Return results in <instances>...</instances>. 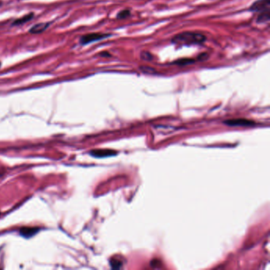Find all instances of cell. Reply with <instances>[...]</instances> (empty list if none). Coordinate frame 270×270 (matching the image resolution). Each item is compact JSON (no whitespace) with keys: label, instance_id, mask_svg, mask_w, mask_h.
I'll return each mask as SVG.
<instances>
[{"label":"cell","instance_id":"obj_11","mask_svg":"<svg viewBox=\"0 0 270 270\" xmlns=\"http://www.w3.org/2000/svg\"><path fill=\"white\" fill-rule=\"evenodd\" d=\"M131 15L130 14V10H123L120 11L118 14H117V18L120 20H122V19H125V18H129V16Z\"/></svg>","mask_w":270,"mask_h":270},{"label":"cell","instance_id":"obj_2","mask_svg":"<svg viewBox=\"0 0 270 270\" xmlns=\"http://www.w3.org/2000/svg\"><path fill=\"white\" fill-rule=\"evenodd\" d=\"M110 34H90L84 35L80 39L81 44L86 45L90 43L95 42L97 40H102L106 38L108 36H110Z\"/></svg>","mask_w":270,"mask_h":270},{"label":"cell","instance_id":"obj_15","mask_svg":"<svg viewBox=\"0 0 270 270\" xmlns=\"http://www.w3.org/2000/svg\"><path fill=\"white\" fill-rule=\"evenodd\" d=\"M208 55L207 53H202L198 57V61H204L208 59Z\"/></svg>","mask_w":270,"mask_h":270},{"label":"cell","instance_id":"obj_5","mask_svg":"<svg viewBox=\"0 0 270 270\" xmlns=\"http://www.w3.org/2000/svg\"><path fill=\"white\" fill-rule=\"evenodd\" d=\"M90 154L93 157L105 158L117 155V152L113 150H94V151H91Z\"/></svg>","mask_w":270,"mask_h":270},{"label":"cell","instance_id":"obj_9","mask_svg":"<svg viewBox=\"0 0 270 270\" xmlns=\"http://www.w3.org/2000/svg\"><path fill=\"white\" fill-rule=\"evenodd\" d=\"M34 13H31V14H27V15H25L22 18H18V19L15 20V22L12 25L13 26H19V25L24 24L26 22L31 21L34 18Z\"/></svg>","mask_w":270,"mask_h":270},{"label":"cell","instance_id":"obj_3","mask_svg":"<svg viewBox=\"0 0 270 270\" xmlns=\"http://www.w3.org/2000/svg\"><path fill=\"white\" fill-rule=\"evenodd\" d=\"M268 10H270V0H257L250 8L252 12H263Z\"/></svg>","mask_w":270,"mask_h":270},{"label":"cell","instance_id":"obj_14","mask_svg":"<svg viewBox=\"0 0 270 270\" xmlns=\"http://www.w3.org/2000/svg\"><path fill=\"white\" fill-rule=\"evenodd\" d=\"M140 69H141L143 72L147 73V74H155V69L151 68H149V67H141Z\"/></svg>","mask_w":270,"mask_h":270},{"label":"cell","instance_id":"obj_4","mask_svg":"<svg viewBox=\"0 0 270 270\" xmlns=\"http://www.w3.org/2000/svg\"><path fill=\"white\" fill-rule=\"evenodd\" d=\"M224 123L229 126H254L255 125L254 121L246 119L229 120V121H224Z\"/></svg>","mask_w":270,"mask_h":270},{"label":"cell","instance_id":"obj_6","mask_svg":"<svg viewBox=\"0 0 270 270\" xmlns=\"http://www.w3.org/2000/svg\"><path fill=\"white\" fill-rule=\"evenodd\" d=\"M49 22H42V23H38V24H36L35 26H34V27L30 30L29 32L31 33V34H41V33L44 32V31H45L48 27H49Z\"/></svg>","mask_w":270,"mask_h":270},{"label":"cell","instance_id":"obj_10","mask_svg":"<svg viewBox=\"0 0 270 270\" xmlns=\"http://www.w3.org/2000/svg\"><path fill=\"white\" fill-rule=\"evenodd\" d=\"M194 62H195V61L191 60V59H182V60H178V61H175L174 64L177 65H182V66H184V65H192Z\"/></svg>","mask_w":270,"mask_h":270},{"label":"cell","instance_id":"obj_16","mask_svg":"<svg viewBox=\"0 0 270 270\" xmlns=\"http://www.w3.org/2000/svg\"><path fill=\"white\" fill-rule=\"evenodd\" d=\"M101 56H108V57H109L110 55H109V53H101Z\"/></svg>","mask_w":270,"mask_h":270},{"label":"cell","instance_id":"obj_8","mask_svg":"<svg viewBox=\"0 0 270 270\" xmlns=\"http://www.w3.org/2000/svg\"><path fill=\"white\" fill-rule=\"evenodd\" d=\"M270 20V10H266V11H263V12H261V14H259V16L257 18V22L258 23H266V22H268Z\"/></svg>","mask_w":270,"mask_h":270},{"label":"cell","instance_id":"obj_13","mask_svg":"<svg viewBox=\"0 0 270 270\" xmlns=\"http://www.w3.org/2000/svg\"><path fill=\"white\" fill-rule=\"evenodd\" d=\"M110 265L113 269H120L122 266V262L121 261L117 260V259H113L110 262Z\"/></svg>","mask_w":270,"mask_h":270},{"label":"cell","instance_id":"obj_1","mask_svg":"<svg viewBox=\"0 0 270 270\" xmlns=\"http://www.w3.org/2000/svg\"><path fill=\"white\" fill-rule=\"evenodd\" d=\"M206 36L195 32H183L173 36L171 42L176 45H194L205 42Z\"/></svg>","mask_w":270,"mask_h":270},{"label":"cell","instance_id":"obj_12","mask_svg":"<svg viewBox=\"0 0 270 270\" xmlns=\"http://www.w3.org/2000/svg\"><path fill=\"white\" fill-rule=\"evenodd\" d=\"M140 57H141L142 60L147 61H152V59H153V56L149 52H146V51L140 53Z\"/></svg>","mask_w":270,"mask_h":270},{"label":"cell","instance_id":"obj_7","mask_svg":"<svg viewBox=\"0 0 270 270\" xmlns=\"http://www.w3.org/2000/svg\"><path fill=\"white\" fill-rule=\"evenodd\" d=\"M39 232L38 228H22L20 230V235L25 238H31L32 236H35V235Z\"/></svg>","mask_w":270,"mask_h":270},{"label":"cell","instance_id":"obj_17","mask_svg":"<svg viewBox=\"0 0 270 270\" xmlns=\"http://www.w3.org/2000/svg\"><path fill=\"white\" fill-rule=\"evenodd\" d=\"M0 67H1V63H0Z\"/></svg>","mask_w":270,"mask_h":270}]
</instances>
